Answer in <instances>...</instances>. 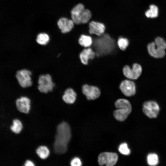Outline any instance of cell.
I'll return each instance as SVG.
<instances>
[{"mask_svg": "<svg viewBox=\"0 0 166 166\" xmlns=\"http://www.w3.org/2000/svg\"><path fill=\"white\" fill-rule=\"evenodd\" d=\"M118 159V156L116 153L105 152L99 154L98 162L100 165L105 164L107 166H113L116 164Z\"/></svg>", "mask_w": 166, "mask_h": 166, "instance_id": "cell-6", "label": "cell"}, {"mask_svg": "<svg viewBox=\"0 0 166 166\" xmlns=\"http://www.w3.org/2000/svg\"><path fill=\"white\" fill-rule=\"evenodd\" d=\"M25 165L26 166H34L35 165L32 161L29 160H27L26 161Z\"/></svg>", "mask_w": 166, "mask_h": 166, "instance_id": "cell-29", "label": "cell"}, {"mask_svg": "<svg viewBox=\"0 0 166 166\" xmlns=\"http://www.w3.org/2000/svg\"><path fill=\"white\" fill-rule=\"evenodd\" d=\"M79 44L85 47L90 46L92 43V38L89 36L82 35L78 40Z\"/></svg>", "mask_w": 166, "mask_h": 166, "instance_id": "cell-19", "label": "cell"}, {"mask_svg": "<svg viewBox=\"0 0 166 166\" xmlns=\"http://www.w3.org/2000/svg\"><path fill=\"white\" fill-rule=\"evenodd\" d=\"M74 22L72 20L62 18L58 21L57 25L61 32L63 33L70 31L73 28Z\"/></svg>", "mask_w": 166, "mask_h": 166, "instance_id": "cell-14", "label": "cell"}, {"mask_svg": "<svg viewBox=\"0 0 166 166\" xmlns=\"http://www.w3.org/2000/svg\"><path fill=\"white\" fill-rule=\"evenodd\" d=\"M147 49L149 54L155 58H162L166 55L165 50L156 46L154 42L148 44Z\"/></svg>", "mask_w": 166, "mask_h": 166, "instance_id": "cell-11", "label": "cell"}, {"mask_svg": "<svg viewBox=\"0 0 166 166\" xmlns=\"http://www.w3.org/2000/svg\"><path fill=\"white\" fill-rule=\"evenodd\" d=\"M148 164L150 166H156L159 163V158L158 155L155 153L148 154L147 157Z\"/></svg>", "mask_w": 166, "mask_h": 166, "instance_id": "cell-22", "label": "cell"}, {"mask_svg": "<svg viewBox=\"0 0 166 166\" xmlns=\"http://www.w3.org/2000/svg\"><path fill=\"white\" fill-rule=\"evenodd\" d=\"M82 91L89 100H95L98 98L101 94L100 90L97 87L88 85H83Z\"/></svg>", "mask_w": 166, "mask_h": 166, "instance_id": "cell-10", "label": "cell"}, {"mask_svg": "<svg viewBox=\"0 0 166 166\" xmlns=\"http://www.w3.org/2000/svg\"><path fill=\"white\" fill-rule=\"evenodd\" d=\"M16 105L20 112L25 113H28L30 108V101L28 97H22L17 99Z\"/></svg>", "mask_w": 166, "mask_h": 166, "instance_id": "cell-12", "label": "cell"}, {"mask_svg": "<svg viewBox=\"0 0 166 166\" xmlns=\"http://www.w3.org/2000/svg\"><path fill=\"white\" fill-rule=\"evenodd\" d=\"M71 137L70 127L68 123L63 122L57 126L53 144L54 152L58 154L65 153Z\"/></svg>", "mask_w": 166, "mask_h": 166, "instance_id": "cell-1", "label": "cell"}, {"mask_svg": "<svg viewBox=\"0 0 166 166\" xmlns=\"http://www.w3.org/2000/svg\"><path fill=\"white\" fill-rule=\"evenodd\" d=\"M154 42L157 47L165 50L166 49V42L164 38L157 37L155 39Z\"/></svg>", "mask_w": 166, "mask_h": 166, "instance_id": "cell-26", "label": "cell"}, {"mask_svg": "<svg viewBox=\"0 0 166 166\" xmlns=\"http://www.w3.org/2000/svg\"><path fill=\"white\" fill-rule=\"evenodd\" d=\"M129 41L125 38H119L117 41V45L119 48L122 50H124L128 45Z\"/></svg>", "mask_w": 166, "mask_h": 166, "instance_id": "cell-25", "label": "cell"}, {"mask_svg": "<svg viewBox=\"0 0 166 166\" xmlns=\"http://www.w3.org/2000/svg\"><path fill=\"white\" fill-rule=\"evenodd\" d=\"M120 88L122 93L126 96L130 97L134 95L136 92V86L132 81L125 80L121 83Z\"/></svg>", "mask_w": 166, "mask_h": 166, "instance_id": "cell-9", "label": "cell"}, {"mask_svg": "<svg viewBox=\"0 0 166 166\" xmlns=\"http://www.w3.org/2000/svg\"><path fill=\"white\" fill-rule=\"evenodd\" d=\"M38 89L42 93L52 91L54 86L51 76L48 74L41 75L38 78Z\"/></svg>", "mask_w": 166, "mask_h": 166, "instance_id": "cell-4", "label": "cell"}, {"mask_svg": "<svg viewBox=\"0 0 166 166\" xmlns=\"http://www.w3.org/2000/svg\"><path fill=\"white\" fill-rule=\"evenodd\" d=\"M91 17V13L88 9H84L82 11L81 15V23H86L90 19Z\"/></svg>", "mask_w": 166, "mask_h": 166, "instance_id": "cell-24", "label": "cell"}, {"mask_svg": "<svg viewBox=\"0 0 166 166\" xmlns=\"http://www.w3.org/2000/svg\"><path fill=\"white\" fill-rule=\"evenodd\" d=\"M36 153L40 158L42 159H45L49 155V151L46 146H41L37 149Z\"/></svg>", "mask_w": 166, "mask_h": 166, "instance_id": "cell-20", "label": "cell"}, {"mask_svg": "<svg viewBox=\"0 0 166 166\" xmlns=\"http://www.w3.org/2000/svg\"><path fill=\"white\" fill-rule=\"evenodd\" d=\"M95 53L92 49L88 48L84 49L80 53V58L81 63L87 65L89 59H92L95 57Z\"/></svg>", "mask_w": 166, "mask_h": 166, "instance_id": "cell-16", "label": "cell"}, {"mask_svg": "<svg viewBox=\"0 0 166 166\" xmlns=\"http://www.w3.org/2000/svg\"><path fill=\"white\" fill-rule=\"evenodd\" d=\"M142 71L141 66L140 64L134 63L131 68L129 66L126 65L123 69V72L124 76L130 80H136L141 75Z\"/></svg>", "mask_w": 166, "mask_h": 166, "instance_id": "cell-8", "label": "cell"}, {"mask_svg": "<svg viewBox=\"0 0 166 166\" xmlns=\"http://www.w3.org/2000/svg\"><path fill=\"white\" fill-rule=\"evenodd\" d=\"M119 152L122 154L128 155L130 153V150L128 148V145L125 143L121 144L118 148Z\"/></svg>", "mask_w": 166, "mask_h": 166, "instance_id": "cell-27", "label": "cell"}, {"mask_svg": "<svg viewBox=\"0 0 166 166\" xmlns=\"http://www.w3.org/2000/svg\"><path fill=\"white\" fill-rule=\"evenodd\" d=\"M160 109L158 104L154 101H146L143 104V112L147 116L150 118H156L159 114Z\"/></svg>", "mask_w": 166, "mask_h": 166, "instance_id": "cell-5", "label": "cell"}, {"mask_svg": "<svg viewBox=\"0 0 166 166\" xmlns=\"http://www.w3.org/2000/svg\"><path fill=\"white\" fill-rule=\"evenodd\" d=\"M49 40V35L45 33H41L37 36L36 41L39 44L42 45H46Z\"/></svg>", "mask_w": 166, "mask_h": 166, "instance_id": "cell-23", "label": "cell"}, {"mask_svg": "<svg viewBox=\"0 0 166 166\" xmlns=\"http://www.w3.org/2000/svg\"><path fill=\"white\" fill-rule=\"evenodd\" d=\"M115 105L117 109L114 112V117L118 121L125 120L132 111L130 103L127 100L121 98L117 100Z\"/></svg>", "mask_w": 166, "mask_h": 166, "instance_id": "cell-3", "label": "cell"}, {"mask_svg": "<svg viewBox=\"0 0 166 166\" xmlns=\"http://www.w3.org/2000/svg\"><path fill=\"white\" fill-rule=\"evenodd\" d=\"M31 72L26 69H22L18 71L16 77L20 85L26 88L31 86L32 85Z\"/></svg>", "mask_w": 166, "mask_h": 166, "instance_id": "cell-7", "label": "cell"}, {"mask_svg": "<svg viewBox=\"0 0 166 166\" xmlns=\"http://www.w3.org/2000/svg\"><path fill=\"white\" fill-rule=\"evenodd\" d=\"M70 165L72 166H81L82 165V162L79 158L76 157L71 160Z\"/></svg>", "mask_w": 166, "mask_h": 166, "instance_id": "cell-28", "label": "cell"}, {"mask_svg": "<svg viewBox=\"0 0 166 166\" xmlns=\"http://www.w3.org/2000/svg\"><path fill=\"white\" fill-rule=\"evenodd\" d=\"M76 96V94L73 89L71 88H68L64 91L62 99L66 103L72 104L75 101Z\"/></svg>", "mask_w": 166, "mask_h": 166, "instance_id": "cell-17", "label": "cell"}, {"mask_svg": "<svg viewBox=\"0 0 166 166\" xmlns=\"http://www.w3.org/2000/svg\"><path fill=\"white\" fill-rule=\"evenodd\" d=\"M149 8L145 13L146 17L150 18H154L158 15V8L157 6L152 4L149 6Z\"/></svg>", "mask_w": 166, "mask_h": 166, "instance_id": "cell-18", "label": "cell"}, {"mask_svg": "<svg viewBox=\"0 0 166 166\" xmlns=\"http://www.w3.org/2000/svg\"><path fill=\"white\" fill-rule=\"evenodd\" d=\"M89 32L91 34H95L98 36L102 34L105 30L104 25L101 23L92 21L89 25Z\"/></svg>", "mask_w": 166, "mask_h": 166, "instance_id": "cell-13", "label": "cell"}, {"mask_svg": "<svg viewBox=\"0 0 166 166\" xmlns=\"http://www.w3.org/2000/svg\"><path fill=\"white\" fill-rule=\"evenodd\" d=\"M84 9V5L81 3L77 5L72 9L71 11V18L74 23L77 24L81 23V15Z\"/></svg>", "mask_w": 166, "mask_h": 166, "instance_id": "cell-15", "label": "cell"}, {"mask_svg": "<svg viewBox=\"0 0 166 166\" xmlns=\"http://www.w3.org/2000/svg\"><path fill=\"white\" fill-rule=\"evenodd\" d=\"M94 45L97 55L101 56L111 52L115 46L114 41L108 34L103 35L96 39Z\"/></svg>", "mask_w": 166, "mask_h": 166, "instance_id": "cell-2", "label": "cell"}, {"mask_svg": "<svg viewBox=\"0 0 166 166\" xmlns=\"http://www.w3.org/2000/svg\"><path fill=\"white\" fill-rule=\"evenodd\" d=\"M23 126L21 122L18 119H15L13 122V124L11 126V130L15 133L18 134L22 131Z\"/></svg>", "mask_w": 166, "mask_h": 166, "instance_id": "cell-21", "label": "cell"}]
</instances>
